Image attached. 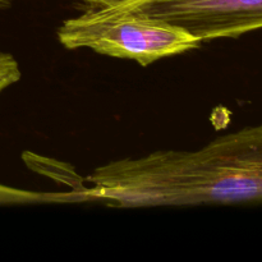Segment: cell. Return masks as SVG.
Wrapping results in <instances>:
<instances>
[{
    "label": "cell",
    "mask_w": 262,
    "mask_h": 262,
    "mask_svg": "<svg viewBox=\"0 0 262 262\" xmlns=\"http://www.w3.org/2000/svg\"><path fill=\"white\" fill-rule=\"evenodd\" d=\"M102 183L115 207L262 204V123L197 150L109 161Z\"/></svg>",
    "instance_id": "cell-1"
},
{
    "label": "cell",
    "mask_w": 262,
    "mask_h": 262,
    "mask_svg": "<svg viewBox=\"0 0 262 262\" xmlns=\"http://www.w3.org/2000/svg\"><path fill=\"white\" fill-rule=\"evenodd\" d=\"M58 40L69 50L91 49L101 55L135 60L142 67L193 50L201 43L170 23L113 8H94L66 19L58 30Z\"/></svg>",
    "instance_id": "cell-2"
},
{
    "label": "cell",
    "mask_w": 262,
    "mask_h": 262,
    "mask_svg": "<svg viewBox=\"0 0 262 262\" xmlns=\"http://www.w3.org/2000/svg\"><path fill=\"white\" fill-rule=\"evenodd\" d=\"M113 9L168 22L200 42L262 30V0H132Z\"/></svg>",
    "instance_id": "cell-3"
},
{
    "label": "cell",
    "mask_w": 262,
    "mask_h": 262,
    "mask_svg": "<svg viewBox=\"0 0 262 262\" xmlns=\"http://www.w3.org/2000/svg\"><path fill=\"white\" fill-rule=\"evenodd\" d=\"M20 69L18 61L12 54L0 53V94L20 79Z\"/></svg>",
    "instance_id": "cell-4"
},
{
    "label": "cell",
    "mask_w": 262,
    "mask_h": 262,
    "mask_svg": "<svg viewBox=\"0 0 262 262\" xmlns=\"http://www.w3.org/2000/svg\"><path fill=\"white\" fill-rule=\"evenodd\" d=\"M82 2L89 3L94 8H114L132 2V0H82Z\"/></svg>",
    "instance_id": "cell-5"
},
{
    "label": "cell",
    "mask_w": 262,
    "mask_h": 262,
    "mask_svg": "<svg viewBox=\"0 0 262 262\" xmlns=\"http://www.w3.org/2000/svg\"><path fill=\"white\" fill-rule=\"evenodd\" d=\"M13 0H0V7H2V5H7V4H9V3H12Z\"/></svg>",
    "instance_id": "cell-6"
}]
</instances>
